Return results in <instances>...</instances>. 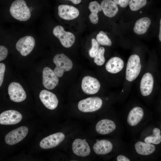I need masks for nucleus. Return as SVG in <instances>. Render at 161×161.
I'll list each match as a JSON object with an SVG mask.
<instances>
[{"mask_svg": "<svg viewBox=\"0 0 161 161\" xmlns=\"http://www.w3.org/2000/svg\"><path fill=\"white\" fill-rule=\"evenodd\" d=\"M144 114V109L141 106H136L133 107L128 114L127 121L131 126H137L142 120Z\"/></svg>", "mask_w": 161, "mask_h": 161, "instance_id": "16", "label": "nucleus"}, {"mask_svg": "<svg viewBox=\"0 0 161 161\" xmlns=\"http://www.w3.org/2000/svg\"><path fill=\"white\" fill-rule=\"evenodd\" d=\"M136 81L137 88L140 95L148 98L152 93L155 85V78L150 63H146L143 72Z\"/></svg>", "mask_w": 161, "mask_h": 161, "instance_id": "2", "label": "nucleus"}, {"mask_svg": "<svg viewBox=\"0 0 161 161\" xmlns=\"http://www.w3.org/2000/svg\"><path fill=\"white\" fill-rule=\"evenodd\" d=\"M117 161H130V160L126 156L123 155H119L116 158Z\"/></svg>", "mask_w": 161, "mask_h": 161, "instance_id": "34", "label": "nucleus"}, {"mask_svg": "<svg viewBox=\"0 0 161 161\" xmlns=\"http://www.w3.org/2000/svg\"><path fill=\"white\" fill-rule=\"evenodd\" d=\"M8 93L10 99L16 102H20L24 100L27 95L24 89L19 83L12 82L8 87Z\"/></svg>", "mask_w": 161, "mask_h": 161, "instance_id": "9", "label": "nucleus"}, {"mask_svg": "<svg viewBox=\"0 0 161 161\" xmlns=\"http://www.w3.org/2000/svg\"><path fill=\"white\" fill-rule=\"evenodd\" d=\"M22 119L21 114L13 110H8L0 114V123L2 125H14L20 122Z\"/></svg>", "mask_w": 161, "mask_h": 161, "instance_id": "14", "label": "nucleus"}, {"mask_svg": "<svg viewBox=\"0 0 161 161\" xmlns=\"http://www.w3.org/2000/svg\"><path fill=\"white\" fill-rule=\"evenodd\" d=\"M105 51V49L103 47H100L97 55L94 58V62L98 66H102L105 62V60L104 56Z\"/></svg>", "mask_w": 161, "mask_h": 161, "instance_id": "27", "label": "nucleus"}, {"mask_svg": "<svg viewBox=\"0 0 161 161\" xmlns=\"http://www.w3.org/2000/svg\"><path fill=\"white\" fill-rule=\"evenodd\" d=\"M103 104L102 100L98 97H88L80 100L78 108L81 112H95L100 109Z\"/></svg>", "mask_w": 161, "mask_h": 161, "instance_id": "5", "label": "nucleus"}, {"mask_svg": "<svg viewBox=\"0 0 161 161\" xmlns=\"http://www.w3.org/2000/svg\"><path fill=\"white\" fill-rule=\"evenodd\" d=\"M140 13H142V12L141 11H140Z\"/></svg>", "mask_w": 161, "mask_h": 161, "instance_id": "37", "label": "nucleus"}, {"mask_svg": "<svg viewBox=\"0 0 161 161\" xmlns=\"http://www.w3.org/2000/svg\"><path fill=\"white\" fill-rule=\"evenodd\" d=\"M134 147L137 153L142 156H148L153 153L155 146L153 144L141 141H138L134 144Z\"/></svg>", "mask_w": 161, "mask_h": 161, "instance_id": "21", "label": "nucleus"}, {"mask_svg": "<svg viewBox=\"0 0 161 161\" xmlns=\"http://www.w3.org/2000/svg\"><path fill=\"white\" fill-rule=\"evenodd\" d=\"M96 39L98 43L101 45L110 46L112 45L110 39L103 31H100L97 35Z\"/></svg>", "mask_w": 161, "mask_h": 161, "instance_id": "25", "label": "nucleus"}, {"mask_svg": "<svg viewBox=\"0 0 161 161\" xmlns=\"http://www.w3.org/2000/svg\"><path fill=\"white\" fill-rule=\"evenodd\" d=\"M92 47L89 50V53L90 56L92 58H94L97 55L99 50V45L97 40L95 38H92Z\"/></svg>", "mask_w": 161, "mask_h": 161, "instance_id": "28", "label": "nucleus"}, {"mask_svg": "<svg viewBox=\"0 0 161 161\" xmlns=\"http://www.w3.org/2000/svg\"><path fill=\"white\" fill-rule=\"evenodd\" d=\"M160 131L158 128H155L153 130L152 134L146 137L144 142L153 144L157 145L161 142Z\"/></svg>", "mask_w": 161, "mask_h": 161, "instance_id": "24", "label": "nucleus"}, {"mask_svg": "<svg viewBox=\"0 0 161 161\" xmlns=\"http://www.w3.org/2000/svg\"><path fill=\"white\" fill-rule=\"evenodd\" d=\"M73 153L76 155L84 157L88 156L91 149L88 143L84 140L78 138L75 140L72 145Z\"/></svg>", "mask_w": 161, "mask_h": 161, "instance_id": "15", "label": "nucleus"}, {"mask_svg": "<svg viewBox=\"0 0 161 161\" xmlns=\"http://www.w3.org/2000/svg\"><path fill=\"white\" fill-rule=\"evenodd\" d=\"M5 70V66L3 63H0V86L2 83L4 73Z\"/></svg>", "mask_w": 161, "mask_h": 161, "instance_id": "31", "label": "nucleus"}, {"mask_svg": "<svg viewBox=\"0 0 161 161\" xmlns=\"http://www.w3.org/2000/svg\"><path fill=\"white\" fill-rule=\"evenodd\" d=\"M53 62L56 65L54 71L59 78L62 76L65 72L70 70L72 67L71 60L63 53L56 55L54 57Z\"/></svg>", "mask_w": 161, "mask_h": 161, "instance_id": "4", "label": "nucleus"}, {"mask_svg": "<svg viewBox=\"0 0 161 161\" xmlns=\"http://www.w3.org/2000/svg\"><path fill=\"white\" fill-rule=\"evenodd\" d=\"M146 63L140 57L135 54L131 55L126 63L125 76L121 93L126 95L131 90L133 83L140 75Z\"/></svg>", "mask_w": 161, "mask_h": 161, "instance_id": "1", "label": "nucleus"}, {"mask_svg": "<svg viewBox=\"0 0 161 161\" xmlns=\"http://www.w3.org/2000/svg\"><path fill=\"white\" fill-rule=\"evenodd\" d=\"M10 11L15 19L21 21L28 20L30 17L29 8L24 0H16L11 4Z\"/></svg>", "mask_w": 161, "mask_h": 161, "instance_id": "3", "label": "nucleus"}, {"mask_svg": "<svg viewBox=\"0 0 161 161\" xmlns=\"http://www.w3.org/2000/svg\"><path fill=\"white\" fill-rule=\"evenodd\" d=\"M113 148V145L110 141L103 139L96 142L94 145L93 149L98 155H105L110 153Z\"/></svg>", "mask_w": 161, "mask_h": 161, "instance_id": "20", "label": "nucleus"}, {"mask_svg": "<svg viewBox=\"0 0 161 161\" xmlns=\"http://www.w3.org/2000/svg\"><path fill=\"white\" fill-rule=\"evenodd\" d=\"M68 0L71 1L72 3L74 4H78L80 3L81 1V0Z\"/></svg>", "mask_w": 161, "mask_h": 161, "instance_id": "35", "label": "nucleus"}, {"mask_svg": "<svg viewBox=\"0 0 161 161\" xmlns=\"http://www.w3.org/2000/svg\"><path fill=\"white\" fill-rule=\"evenodd\" d=\"M89 9L91 13L95 14H97L99 12H100L102 10L101 5L96 1H92L90 3Z\"/></svg>", "mask_w": 161, "mask_h": 161, "instance_id": "29", "label": "nucleus"}, {"mask_svg": "<svg viewBox=\"0 0 161 161\" xmlns=\"http://www.w3.org/2000/svg\"><path fill=\"white\" fill-rule=\"evenodd\" d=\"M151 23L150 19L147 17L141 18L137 21L134 27V32L137 34L142 35L145 33Z\"/></svg>", "mask_w": 161, "mask_h": 161, "instance_id": "23", "label": "nucleus"}, {"mask_svg": "<svg viewBox=\"0 0 161 161\" xmlns=\"http://www.w3.org/2000/svg\"><path fill=\"white\" fill-rule=\"evenodd\" d=\"M101 6L104 14L109 17L114 16L118 11L117 4L112 0H103Z\"/></svg>", "mask_w": 161, "mask_h": 161, "instance_id": "22", "label": "nucleus"}, {"mask_svg": "<svg viewBox=\"0 0 161 161\" xmlns=\"http://www.w3.org/2000/svg\"><path fill=\"white\" fill-rule=\"evenodd\" d=\"M35 40L31 36H27L20 39L17 42L16 47L23 56H26L32 50L35 45Z\"/></svg>", "mask_w": 161, "mask_h": 161, "instance_id": "8", "label": "nucleus"}, {"mask_svg": "<svg viewBox=\"0 0 161 161\" xmlns=\"http://www.w3.org/2000/svg\"><path fill=\"white\" fill-rule=\"evenodd\" d=\"M8 53L7 49L4 46H0V61L4 60L7 57Z\"/></svg>", "mask_w": 161, "mask_h": 161, "instance_id": "30", "label": "nucleus"}, {"mask_svg": "<svg viewBox=\"0 0 161 161\" xmlns=\"http://www.w3.org/2000/svg\"><path fill=\"white\" fill-rule=\"evenodd\" d=\"M115 3L123 8L126 7L129 4L130 0H113Z\"/></svg>", "mask_w": 161, "mask_h": 161, "instance_id": "32", "label": "nucleus"}, {"mask_svg": "<svg viewBox=\"0 0 161 161\" xmlns=\"http://www.w3.org/2000/svg\"><path fill=\"white\" fill-rule=\"evenodd\" d=\"M40 100L47 109L53 110L55 109L58 104V100L55 94L46 90H42L39 94Z\"/></svg>", "mask_w": 161, "mask_h": 161, "instance_id": "17", "label": "nucleus"}, {"mask_svg": "<svg viewBox=\"0 0 161 161\" xmlns=\"http://www.w3.org/2000/svg\"><path fill=\"white\" fill-rule=\"evenodd\" d=\"M159 38L161 42V18L160 21V32L159 35Z\"/></svg>", "mask_w": 161, "mask_h": 161, "instance_id": "36", "label": "nucleus"}, {"mask_svg": "<svg viewBox=\"0 0 161 161\" xmlns=\"http://www.w3.org/2000/svg\"><path fill=\"white\" fill-rule=\"evenodd\" d=\"M100 87L99 82L95 78L87 76L82 79L81 88L83 91L87 94H95L99 91Z\"/></svg>", "mask_w": 161, "mask_h": 161, "instance_id": "11", "label": "nucleus"}, {"mask_svg": "<svg viewBox=\"0 0 161 161\" xmlns=\"http://www.w3.org/2000/svg\"><path fill=\"white\" fill-rule=\"evenodd\" d=\"M65 137V135L61 132L52 134L43 138L40 143V146L44 149L55 147L64 140Z\"/></svg>", "mask_w": 161, "mask_h": 161, "instance_id": "13", "label": "nucleus"}, {"mask_svg": "<svg viewBox=\"0 0 161 161\" xmlns=\"http://www.w3.org/2000/svg\"><path fill=\"white\" fill-rule=\"evenodd\" d=\"M146 2V0H130L129 5L131 10L136 11L144 7Z\"/></svg>", "mask_w": 161, "mask_h": 161, "instance_id": "26", "label": "nucleus"}, {"mask_svg": "<svg viewBox=\"0 0 161 161\" xmlns=\"http://www.w3.org/2000/svg\"><path fill=\"white\" fill-rule=\"evenodd\" d=\"M58 77L51 69L44 67L42 72L43 84L46 88L49 90L54 89L58 84Z\"/></svg>", "mask_w": 161, "mask_h": 161, "instance_id": "12", "label": "nucleus"}, {"mask_svg": "<svg viewBox=\"0 0 161 161\" xmlns=\"http://www.w3.org/2000/svg\"><path fill=\"white\" fill-rule=\"evenodd\" d=\"M126 63L121 58L113 57L110 58L105 65L106 71L110 73H125Z\"/></svg>", "mask_w": 161, "mask_h": 161, "instance_id": "10", "label": "nucleus"}, {"mask_svg": "<svg viewBox=\"0 0 161 161\" xmlns=\"http://www.w3.org/2000/svg\"><path fill=\"white\" fill-rule=\"evenodd\" d=\"M54 36L59 39L62 46L66 48L71 47L74 44L75 37L72 33L65 31L64 28L61 26H57L53 30Z\"/></svg>", "mask_w": 161, "mask_h": 161, "instance_id": "6", "label": "nucleus"}, {"mask_svg": "<svg viewBox=\"0 0 161 161\" xmlns=\"http://www.w3.org/2000/svg\"></svg>", "mask_w": 161, "mask_h": 161, "instance_id": "38", "label": "nucleus"}, {"mask_svg": "<svg viewBox=\"0 0 161 161\" xmlns=\"http://www.w3.org/2000/svg\"><path fill=\"white\" fill-rule=\"evenodd\" d=\"M89 18L91 22L93 24H97L98 21V17L97 14L91 13L89 16Z\"/></svg>", "mask_w": 161, "mask_h": 161, "instance_id": "33", "label": "nucleus"}, {"mask_svg": "<svg viewBox=\"0 0 161 161\" xmlns=\"http://www.w3.org/2000/svg\"><path fill=\"white\" fill-rule=\"evenodd\" d=\"M58 14L62 18L66 20H71L77 17L79 12L76 7L71 5L61 4L58 7Z\"/></svg>", "mask_w": 161, "mask_h": 161, "instance_id": "18", "label": "nucleus"}, {"mask_svg": "<svg viewBox=\"0 0 161 161\" xmlns=\"http://www.w3.org/2000/svg\"><path fill=\"white\" fill-rule=\"evenodd\" d=\"M28 129L25 126L19 127L8 133L5 136V143L9 145L16 144L24 138L28 132Z\"/></svg>", "mask_w": 161, "mask_h": 161, "instance_id": "7", "label": "nucleus"}, {"mask_svg": "<svg viewBox=\"0 0 161 161\" xmlns=\"http://www.w3.org/2000/svg\"><path fill=\"white\" fill-rule=\"evenodd\" d=\"M116 125L114 122L109 119H103L99 121L95 126L96 131L102 135L111 133L116 129Z\"/></svg>", "mask_w": 161, "mask_h": 161, "instance_id": "19", "label": "nucleus"}]
</instances>
